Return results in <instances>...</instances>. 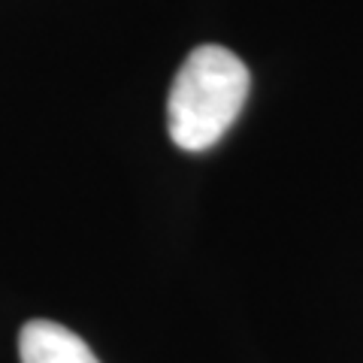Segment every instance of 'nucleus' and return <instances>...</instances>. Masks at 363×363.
<instances>
[{"label":"nucleus","mask_w":363,"mask_h":363,"mask_svg":"<svg viewBox=\"0 0 363 363\" xmlns=\"http://www.w3.org/2000/svg\"><path fill=\"white\" fill-rule=\"evenodd\" d=\"M248 67L224 45H197L173 79L167 128L179 149L206 152L233 128L248 100Z\"/></svg>","instance_id":"obj_1"},{"label":"nucleus","mask_w":363,"mask_h":363,"mask_svg":"<svg viewBox=\"0 0 363 363\" xmlns=\"http://www.w3.org/2000/svg\"><path fill=\"white\" fill-rule=\"evenodd\" d=\"M21 363H100L82 336L67 330L58 321H28L18 336Z\"/></svg>","instance_id":"obj_2"}]
</instances>
